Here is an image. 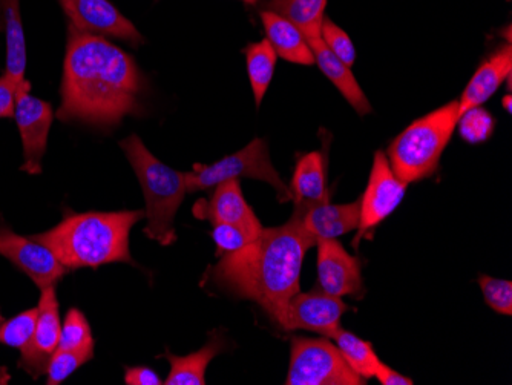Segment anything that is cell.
I'll list each match as a JSON object with an SVG mask.
<instances>
[{"label":"cell","mask_w":512,"mask_h":385,"mask_svg":"<svg viewBox=\"0 0 512 385\" xmlns=\"http://www.w3.org/2000/svg\"><path fill=\"white\" fill-rule=\"evenodd\" d=\"M145 85L137 63L122 48L69 25L62 105L57 111L60 120L115 128L126 116L142 112L140 96Z\"/></svg>","instance_id":"cell-1"},{"label":"cell","mask_w":512,"mask_h":385,"mask_svg":"<svg viewBox=\"0 0 512 385\" xmlns=\"http://www.w3.org/2000/svg\"><path fill=\"white\" fill-rule=\"evenodd\" d=\"M316 240L298 218L278 228H264L238 251L221 255L209 269V280L232 297L255 301L281 324L287 304L301 290L302 261Z\"/></svg>","instance_id":"cell-2"},{"label":"cell","mask_w":512,"mask_h":385,"mask_svg":"<svg viewBox=\"0 0 512 385\" xmlns=\"http://www.w3.org/2000/svg\"><path fill=\"white\" fill-rule=\"evenodd\" d=\"M145 211L86 212L66 214L56 228L33 235L45 244L68 270L129 263V234Z\"/></svg>","instance_id":"cell-3"},{"label":"cell","mask_w":512,"mask_h":385,"mask_svg":"<svg viewBox=\"0 0 512 385\" xmlns=\"http://www.w3.org/2000/svg\"><path fill=\"white\" fill-rule=\"evenodd\" d=\"M120 146L145 194L148 224L143 232L149 240L157 241L161 246H171L177 241L175 215L188 192L184 172L175 171L160 162L138 135H129L128 139L120 142Z\"/></svg>","instance_id":"cell-4"},{"label":"cell","mask_w":512,"mask_h":385,"mask_svg":"<svg viewBox=\"0 0 512 385\" xmlns=\"http://www.w3.org/2000/svg\"><path fill=\"white\" fill-rule=\"evenodd\" d=\"M457 120L459 99L414 120L401 132L385 154L396 177L410 185L436 174Z\"/></svg>","instance_id":"cell-5"},{"label":"cell","mask_w":512,"mask_h":385,"mask_svg":"<svg viewBox=\"0 0 512 385\" xmlns=\"http://www.w3.org/2000/svg\"><path fill=\"white\" fill-rule=\"evenodd\" d=\"M253 178L266 181L278 192L279 201L292 200V191L279 177L270 160L266 140L255 139L235 154L227 155L212 165H195L194 171L184 172L188 192L207 191L223 181Z\"/></svg>","instance_id":"cell-6"},{"label":"cell","mask_w":512,"mask_h":385,"mask_svg":"<svg viewBox=\"0 0 512 385\" xmlns=\"http://www.w3.org/2000/svg\"><path fill=\"white\" fill-rule=\"evenodd\" d=\"M286 385H364L353 372L336 344L329 339L292 338L289 375Z\"/></svg>","instance_id":"cell-7"},{"label":"cell","mask_w":512,"mask_h":385,"mask_svg":"<svg viewBox=\"0 0 512 385\" xmlns=\"http://www.w3.org/2000/svg\"><path fill=\"white\" fill-rule=\"evenodd\" d=\"M408 183L396 177L390 168L387 155L378 151L373 158L367 189L359 198L361 201V217H359L358 237L353 240V246H358L359 240L371 229H375L388 215L393 214L404 200Z\"/></svg>","instance_id":"cell-8"},{"label":"cell","mask_w":512,"mask_h":385,"mask_svg":"<svg viewBox=\"0 0 512 385\" xmlns=\"http://www.w3.org/2000/svg\"><path fill=\"white\" fill-rule=\"evenodd\" d=\"M0 255L10 260L40 290L56 286L69 270L39 241L25 238L0 224Z\"/></svg>","instance_id":"cell-9"},{"label":"cell","mask_w":512,"mask_h":385,"mask_svg":"<svg viewBox=\"0 0 512 385\" xmlns=\"http://www.w3.org/2000/svg\"><path fill=\"white\" fill-rule=\"evenodd\" d=\"M350 307L341 298L332 297L324 290L296 293L287 304L286 313L279 326L284 330H307L333 338L341 329V318Z\"/></svg>","instance_id":"cell-10"},{"label":"cell","mask_w":512,"mask_h":385,"mask_svg":"<svg viewBox=\"0 0 512 385\" xmlns=\"http://www.w3.org/2000/svg\"><path fill=\"white\" fill-rule=\"evenodd\" d=\"M53 114L50 103L31 96L30 91L17 93L14 119L22 137V171L27 174L39 175L42 172V158L53 125Z\"/></svg>","instance_id":"cell-11"},{"label":"cell","mask_w":512,"mask_h":385,"mask_svg":"<svg viewBox=\"0 0 512 385\" xmlns=\"http://www.w3.org/2000/svg\"><path fill=\"white\" fill-rule=\"evenodd\" d=\"M71 25L83 33L115 37L134 47L145 42L131 20L126 19L109 0H59Z\"/></svg>","instance_id":"cell-12"},{"label":"cell","mask_w":512,"mask_h":385,"mask_svg":"<svg viewBox=\"0 0 512 385\" xmlns=\"http://www.w3.org/2000/svg\"><path fill=\"white\" fill-rule=\"evenodd\" d=\"M60 321L59 301H57L56 286L42 289L39 301V316H37L36 329L31 336L30 343L20 349L19 367L25 370L34 379L46 373L51 356L59 347Z\"/></svg>","instance_id":"cell-13"},{"label":"cell","mask_w":512,"mask_h":385,"mask_svg":"<svg viewBox=\"0 0 512 385\" xmlns=\"http://www.w3.org/2000/svg\"><path fill=\"white\" fill-rule=\"evenodd\" d=\"M319 289L332 297H358L364 290L361 263L338 240H318Z\"/></svg>","instance_id":"cell-14"},{"label":"cell","mask_w":512,"mask_h":385,"mask_svg":"<svg viewBox=\"0 0 512 385\" xmlns=\"http://www.w3.org/2000/svg\"><path fill=\"white\" fill-rule=\"evenodd\" d=\"M194 215L200 220H209L212 224H232L243 229L252 238L258 237L264 229L244 198L240 180L220 183L211 201L200 200L195 203Z\"/></svg>","instance_id":"cell-15"},{"label":"cell","mask_w":512,"mask_h":385,"mask_svg":"<svg viewBox=\"0 0 512 385\" xmlns=\"http://www.w3.org/2000/svg\"><path fill=\"white\" fill-rule=\"evenodd\" d=\"M307 234L318 240H335L358 229L361 201L347 205H332L330 201L312 206L306 211L293 212Z\"/></svg>","instance_id":"cell-16"},{"label":"cell","mask_w":512,"mask_h":385,"mask_svg":"<svg viewBox=\"0 0 512 385\" xmlns=\"http://www.w3.org/2000/svg\"><path fill=\"white\" fill-rule=\"evenodd\" d=\"M512 50L511 45H503L496 53L491 54L477 68L468 82L467 88L459 99V116L468 109L482 106L486 100L496 94L503 80L511 76Z\"/></svg>","instance_id":"cell-17"},{"label":"cell","mask_w":512,"mask_h":385,"mask_svg":"<svg viewBox=\"0 0 512 385\" xmlns=\"http://www.w3.org/2000/svg\"><path fill=\"white\" fill-rule=\"evenodd\" d=\"M310 50H312L315 63L324 76L338 88L352 108L358 112L359 116H367L371 112V105L367 96L359 86L358 80L353 76L350 66L338 59L332 51L327 48L322 37H312L307 39Z\"/></svg>","instance_id":"cell-18"},{"label":"cell","mask_w":512,"mask_h":385,"mask_svg":"<svg viewBox=\"0 0 512 385\" xmlns=\"http://www.w3.org/2000/svg\"><path fill=\"white\" fill-rule=\"evenodd\" d=\"M325 174V157L321 152H309L299 158L290 188L295 209L306 211L312 206L329 201L330 194Z\"/></svg>","instance_id":"cell-19"},{"label":"cell","mask_w":512,"mask_h":385,"mask_svg":"<svg viewBox=\"0 0 512 385\" xmlns=\"http://www.w3.org/2000/svg\"><path fill=\"white\" fill-rule=\"evenodd\" d=\"M5 37H7V68L5 76L17 86V93L30 91L27 73V43L20 17V0H0Z\"/></svg>","instance_id":"cell-20"},{"label":"cell","mask_w":512,"mask_h":385,"mask_svg":"<svg viewBox=\"0 0 512 385\" xmlns=\"http://www.w3.org/2000/svg\"><path fill=\"white\" fill-rule=\"evenodd\" d=\"M261 20L276 56L296 65H315L309 42L298 27L272 11H261Z\"/></svg>","instance_id":"cell-21"},{"label":"cell","mask_w":512,"mask_h":385,"mask_svg":"<svg viewBox=\"0 0 512 385\" xmlns=\"http://www.w3.org/2000/svg\"><path fill=\"white\" fill-rule=\"evenodd\" d=\"M223 335H218L217 332L211 333L209 343L203 349L191 353V355L177 356L172 355L169 350H166L163 358L171 362V372H169L166 385H204L206 384V370L211 364L212 359L218 353L224 350Z\"/></svg>","instance_id":"cell-22"},{"label":"cell","mask_w":512,"mask_h":385,"mask_svg":"<svg viewBox=\"0 0 512 385\" xmlns=\"http://www.w3.org/2000/svg\"><path fill=\"white\" fill-rule=\"evenodd\" d=\"M327 2L329 0H260L258 5L289 20L306 39H312L321 37Z\"/></svg>","instance_id":"cell-23"},{"label":"cell","mask_w":512,"mask_h":385,"mask_svg":"<svg viewBox=\"0 0 512 385\" xmlns=\"http://www.w3.org/2000/svg\"><path fill=\"white\" fill-rule=\"evenodd\" d=\"M244 54H246L247 74H249L250 85L255 96L256 108H260L267 89L272 83L278 56L267 39L250 43L244 50Z\"/></svg>","instance_id":"cell-24"},{"label":"cell","mask_w":512,"mask_h":385,"mask_svg":"<svg viewBox=\"0 0 512 385\" xmlns=\"http://www.w3.org/2000/svg\"><path fill=\"white\" fill-rule=\"evenodd\" d=\"M332 339H335L336 347L353 372L358 373L365 381L375 378L381 359L376 355L371 343H367L355 333L348 332L342 327L333 335Z\"/></svg>","instance_id":"cell-25"},{"label":"cell","mask_w":512,"mask_h":385,"mask_svg":"<svg viewBox=\"0 0 512 385\" xmlns=\"http://www.w3.org/2000/svg\"><path fill=\"white\" fill-rule=\"evenodd\" d=\"M62 350L94 349L91 327L79 309H69L60 329L59 347Z\"/></svg>","instance_id":"cell-26"},{"label":"cell","mask_w":512,"mask_h":385,"mask_svg":"<svg viewBox=\"0 0 512 385\" xmlns=\"http://www.w3.org/2000/svg\"><path fill=\"white\" fill-rule=\"evenodd\" d=\"M457 126L462 140L477 145L493 137L496 119L482 106H476L460 114Z\"/></svg>","instance_id":"cell-27"},{"label":"cell","mask_w":512,"mask_h":385,"mask_svg":"<svg viewBox=\"0 0 512 385\" xmlns=\"http://www.w3.org/2000/svg\"><path fill=\"white\" fill-rule=\"evenodd\" d=\"M39 306L19 313L11 320H5L0 324V343L13 349H23L30 343L34 329H36Z\"/></svg>","instance_id":"cell-28"},{"label":"cell","mask_w":512,"mask_h":385,"mask_svg":"<svg viewBox=\"0 0 512 385\" xmlns=\"http://www.w3.org/2000/svg\"><path fill=\"white\" fill-rule=\"evenodd\" d=\"M94 358V349L62 350L57 349L51 356L50 364L46 367V384L59 385L73 375L77 369Z\"/></svg>","instance_id":"cell-29"},{"label":"cell","mask_w":512,"mask_h":385,"mask_svg":"<svg viewBox=\"0 0 512 385\" xmlns=\"http://www.w3.org/2000/svg\"><path fill=\"white\" fill-rule=\"evenodd\" d=\"M321 37L325 45L338 57L341 62L352 68L353 63L356 62V48L353 45L352 39L348 37L342 28L333 22L329 17H324L322 22Z\"/></svg>","instance_id":"cell-30"},{"label":"cell","mask_w":512,"mask_h":385,"mask_svg":"<svg viewBox=\"0 0 512 385\" xmlns=\"http://www.w3.org/2000/svg\"><path fill=\"white\" fill-rule=\"evenodd\" d=\"M480 289H482L485 303L500 315H512V284L508 280L480 275Z\"/></svg>","instance_id":"cell-31"},{"label":"cell","mask_w":512,"mask_h":385,"mask_svg":"<svg viewBox=\"0 0 512 385\" xmlns=\"http://www.w3.org/2000/svg\"><path fill=\"white\" fill-rule=\"evenodd\" d=\"M212 238L217 244V257L238 251L255 238L250 237L243 229L232 226V224H214Z\"/></svg>","instance_id":"cell-32"},{"label":"cell","mask_w":512,"mask_h":385,"mask_svg":"<svg viewBox=\"0 0 512 385\" xmlns=\"http://www.w3.org/2000/svg\"><path fill=\"white\" fill-rule=\"evenodd\" d=\"M17 86L7 76L0 77V119L14 117Z\"/></svg>","instance_id":"cell-33"},{"label":"cell","mask_w":512,"mask_h":385,"mask_svg":"<svg viewBox=\"0 0 512 385\" xmlns=\"http://www.w3.org/2000/svg\"><path fill=\"white\" fill-rule=\"evenodd\" d=\"M125 384L128 385H161L160 376L149 367H126Z\"/></svg>","instance_id":"cell-34"},{"label":"cell","mask_w":512,"mask_h":385,"mask_svg":"<svg viewBox=\"0 0 512 385\" xmlns=\"http://www.w3.org/2000/svg\"><path fill=\"white\" fill-rule=\"evenodd\" d=\"M375 378H378L382 385H413V381L410 378L401 375V373L396 372L391 367L385 366L382 361L379 364L378 370H376Z\"/></svg>","instance_id":"cell-35"},{"label":"cell","mask_w":512,"mask_h":385,"mask_svg":"<svg viewBox=\"0 0 512 385\" xmlns=\"http://www.w3.org/2000/svg\"><path fill=\"white\" fill-rule=\"evenodd\" d=\"M11 381L10 373L7 372L5 367H0V385L8 384Z\"/></svg>","instance_id":"cell-36"},{"label":"cell","mask_w":512,"mask_h":385,"mask_svg":"<svg viewBox=\"0 0 512 385\" xmlns=\"http://www.w3.org/2000/svg\"><path fill=\"white\" fill-rule=\"evenodd\" d=\"M511 96H505L502 100V105L505 106L506 111L511 112L512 111V105H511Z\"/></svg>","instance_id":"cell-37"},{"label":"cell","mask_w":512,"mask_h":385,"mask_svg":"<svg viewBox=\"0 0 512 385\" xmlns=\"http://www.w3.org/2000/svg\"><path fill=\"white\" fill-rule=\"evenodd\" d=\"M241 2H244V4L249 5H258V2H260V0H241Z\"/></svg>","instance_id":"cell-38"},{"label":"cell","mask_w":512,"mask_h":385,"mask_svg":"<svg viewBox=\"0 0 512 385\" xmlns=\"http://www.w3.org/2000/svg\"><path fill=\"white\" fill-rule=\"evenodd\" d=\"M4 316H2V312H0V324L4 323Z\"/></svg>","instance_id":"cell-39"}]
</instances>
